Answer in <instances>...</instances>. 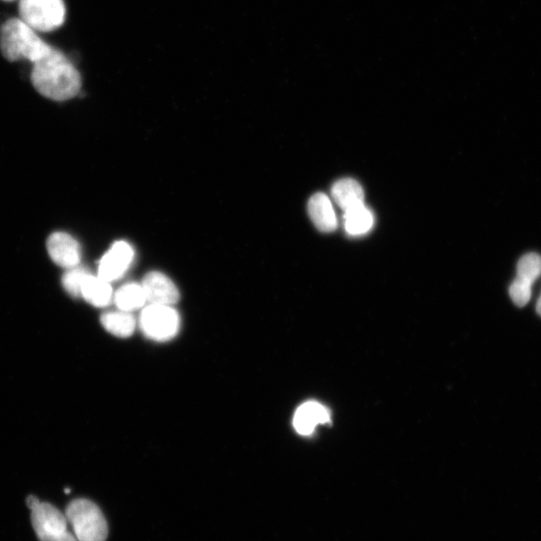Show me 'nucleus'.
<instances>
[{
	"label": "nucleus",
	"instance_id": "obj_1",
	"mask_svg": "<svg viewBox=\"0 0 541 541\" xmlns=\"http://www.w3.org/2000/svg\"><path fill=\"white\" fill-rule=\"evenodd\" d=\"M32 83L42 96L57 102L75 98L82 89L79 71L61 51L54 48L34 64Z\"/></svg>",
	"mask_w": 541,
	"mask_h": 541
},
{
	"label": "nucleus",
	"instance_id": "obj_2",
	"mask_svg": "<svg viewBox=\"0 0 541 541\" xmlns=\"http://www.w3.org/2000/svg\"><path fill=\"white\" fill-rule=\"evenodd\" d=\"M52 49L21 19H11L0 28V51L9 62L26 60L35 64Z\"/></svg>",
	"mask_w": 541,
	"mask_h": 541
},
{
	"label": "nucleus",
	"instance_id": "obj_3",
	"mask_svg": "<svg viewBox=\"0 0 541 541\" xmlns=\"http://www.w3.org/2000/svg\"><path fill=\"white\" fill-rule=\"evenodd\" d=\"M68 522L79 541H106L109 528L100 507L88 499H76L66 509Z\"/></svg>",
	"mask_w": 541,
	"mask_h": 541
},
{
	"label": "nucleus",
	"instance_id": "obj_4",
	"mask_svg": "<svg viewBox=\"0 0 541 541\" xmlns=\"http://www.w3.org/2000/svg\"><path fill=\"white\" fill-rule=\"evenodd\" d=\"M20 19L36 32L50 33L66 22L64 0H20Z\"/></svg>",
	"mask_w": 541,
	"mask_h": 541
},
{
	"label": "nucleus",
	"instance_id": "obj_5",
	"mask_svg": "<svg viewBox=\"0 0 541 541\" xmlns=\"http://www.w3.org/2000/svg\"><path fill=\"white\" fill-rule=\"evenodd\" d=\"M32 510V523L40 541H59L70 531L66 514L54 505L41 502L36 496L27 500Z\"/></svg>",
	"mask_w": 541,
	"mask_h": 541
},
{
	"label": "nucleus",
	"instance_id": "obj_6",
	"mask_svg": "<svg viewBox=\"0 0 541 541\" xmlns=\"http://www.w3.org/2000/svg\"><path fill=\"white\" fill-rule=\"evenodd\" d=\"M141 327L149 338L168 341L178 333L180 317L171 306L150 304L142 313Z\"/></svg>",
	"mask_w": 541,
	"mask_h": 541
},
{
	"label": "nucleus",
	"instance_id": "obj_7",
	"mask_svg": "<svg viewBox=\"0 0 541 541\" xmlns=\"http://www.w3.org/2000/svg\"><path fill=\"white\" fill-rule=\"evenodd\" d=\"M541 275V257L529 253L521 257L517 264V275L509 287V295L518 307H524L531 298V288Z\"/></svg>",
	"mask_w": 541,
	"mask_h": 541
},
{
	"label": "nucleus",
	"instance_id": "obj_8",
	"mask_svg": "<svg viewBox=\"0 0 541 541\" xmlns=\"http://www.w3.org/2000/svg\"><path fill=\"white\" fill-rule=\"evenodd\" d=\"M134 258L135 252L130 244L116 242L102 258L98 276L110 283L116 281L126 274Z\"/></svg>",
	"mask_w": 541,
	"mask_h": 541
},
{
	"label": "nucleus",
	"instance_id": "obj_9",
	"mask_svg": "<svg viewBox=\"0 0 541 541\" xmlns=\"http://www.w3.org/2000/svg\"><path fill=\"white\" fill-rule=\"evenodd\" d=\"M48 252L52 260L63 268L72 269L81 263V246L68 233L57 232L51 235L48 240Z\"/></svg>",
	"mask_w": 541,
	"mask_h": 541
},
{
	"label": "nucleus",
	"instance_id": "obj_10",
	"mask_svg": "<svg viewBox=\"0 0 541 541\" xmlns=\"http://www.w3.org/2000/svg\"><path fill=\"white\" fill-rule=\"evenodd\" d=\"M142 286L147 302L150 304L171 306L180 299L177 286L163 273L151 272L147 274Z\"/></svg>",
	"mask_w": 541,
	"mask_h": 541
},
{
	"label": "nucleus",
	"instance_id": "obj_11",
	"mask_svg": "<svg viewBox=\"0 0 541 541\" xmlns=\"http://www.w3.org/2000/svg\"><path fill=\"white\" fill-rule=\"evenodd\" d=\"M330 413L317 402H307L300 406L294 416V427L302 435L311 434L317 425L328 423Z\"/></svg>",
	"mask_w": 541,
	"mask_h": 541
},
{
	"label": "nucleus",
	"instance_id": "obj_12",
	"mask_svg": "<svg viewBox=\"0 0 541 541\" xmlns=\"http://www.w3.org/2000/svg\"><path fill=\"white\" fill-rule=\"evenodd\" d=\"M308 212L319 231L329 233L337 228V218L333 206L325 194L318 193L310 199Z\"/></svg>",
	"mask_w": 541,
	"mask_h": 541
},
{
	"label": "nucleus",
	"instance_id": "obj_13",
	"mask_svg": "<svg viewBox=\"0 0 541 541\" xmlns=\"http://www.w3.org/2000/svg\"><path fill=\"white\" fill-rule=\"evenodd\" d=\"M81 297L90 304L102 308L112 302L114 291L110 282L90 274L84 282Z\"/></svg>",
	"mask_w": 541,
	"mask_h": 541
},
{
	"label": "nucleus",
	"instance_id": "obj_14",
	"mask_svg": "<svg viewBox=\"0 0 541 541\" xmlns=\"http://www.w3.org/2000/svg\"><path fill=\"white\" fill-rule=\"evenodd\" d=\"M332 197L344 211L364 204V191L361 185L352 179L338 181L332 188Z\"/></svg>",
	"mask_w": 541,
	"mask_h": 541
},
{
	"label": "nucleus",
	"instance_id": "obj_15",
	"mask_svg": "<svg viewBox=\"0 0 541 541\" xmlns=\"http://www.w3.org/2000/svg\"><path fill=\"white\" fill-rule=\"evenodd\" d=\"M373 224V215L364 204L344 211L345 229L352 236H360L368 233L373 227Z\"/></svg>",
	"mask_w": 541,
	"mask_h": 541
},
{
	"label": "nucleus",
	"instance_id": "obj_16",
	"mask_svg": "<svg viewBox=\"0 0 541 541\" xmlns=\"http://www.w3.org/2000/svg\"><path fill=\"white\" fill-rule=\"evenodd\" d=\"M101 323L108 332L117 337H130L136 329L134 316L121 310L105 313L101 317Z\"/></svg>",
	"mask_w": 541,
	"mask_h": 541
},
{
	"label": "nucleus",
	"instance_id": "obj_17",
	"mask_svg": "<svg viewBox=\"0 0 541 541\" xmlns=\"http://www.w3.org/2000/svg\"><path fill=\"white\" fill-rule=\"evenodd\" d=\"M115 302L121 311L132 312L147 303L144 288L140 284L130 283L121 287L115 294Z\"/></svg>",
	"mask_w": 541,
	"mask_h": 541
},
{
	"label": "nucleus",
	"instance_id": "obj_18",
	"mask_svg": "<svg viewBox=\"0 0 541 541\" xmlns=\"http://www.w3.org/2000/svg\"><path fill=\"white\" fill-rule=\"evenodd\" d=\"M91 273L82 267L68 269L63 277L65 290L73 297H81L85 280Z\"/></svg>",
	"mask_w": 541,
	"mask_h": 541
},
{
	"label": "nucleus",
	"instance_id": "obj_19",
	"mask_svg": "<svg viewBox=\"0 0 541 541\" xmlns=\"http://www.w3.org/2000/svg\"><path fill=\"white\" fill-rule=\"evenodd\" d=\"M536 311H537L538 315L541 317V295H540L539 300H538L537 305H536Z\"/></svg>",
	"mask_w": 541,
	"mask_h": 541
},
{
	"label": "nucleus",
	"instance_id": "obj_20",
	"mask_svg": "<svg viewBox=\"0 0 541 541\" xmlns=\"http://www.w3.org/2000/svg\"><path fill=\"white\" fill-rule=\"evenodd\" d=\"M4 2H15V0H4Z\"/></svg>",
	"mask_w": 541,
	"mask_h": 541
}]
</instances>
